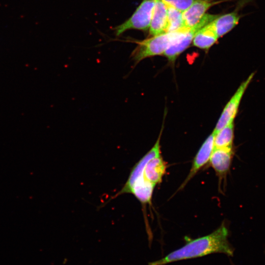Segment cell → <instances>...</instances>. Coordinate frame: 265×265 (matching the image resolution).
Wrapping results in <instances>:
<instances>
[{
	"mask_svg": "<svg viewBox=\"0 0 265 265\" xmlns=\"http://www.w3.org/2000/svg\"><path fill=\"white\" fill-rule=\"evenodd\" d=\"M229 232L224 223L211 234L192 239L186 237V244L164 257L148 265H165L179 261L201 257L212 253H223L233 256L234 249L229 242Z\"/></svg>",
	"mask_w": 265,
	"mask_h": 265,
	"instance_id": "6da1fadb",
	"label": "cell"
},
{
	"mask_svg": "<svg viewBox=\"0 0 265 265\" xmlns=\"http://www.w3.org/2000/svg\"><path fill=\"white\" fill-rule=\"evenodd\" d=\"M217 16V15L206 13L194 26L178 30L163 55L170 62L174 63L180 54L191 44L197 32Z\"/></svg>",
	"mask_w": 265,
	"mask_h": 265,
	"instance_id": "7a4b0ae2",
	"label": "cell"
},
{
	"mask_svg": "<svg viewBox=\"0 0 265 265\" xmlns=\"http://www.w3.org/2000/svg\"><path fill=\"white\" fill-rule=\"evenodd\" d=\"M178 31L165 32L136 41L137 46L132 53L131 58L136 64L148 57L163 55Z\"/></svg>",
	"mask_w": 265,
	"mask_h": 265,
	"instance_id": "3957f363",
	"label": "cell"
},
{
	"mask_svg": "<svg viewBox=\"0 0 265 265\" xmlns=\"http://www.w3.org/2000/svg\"><path fill=\"white\" fill-rule=\"evenodd\" d=\"M155 0H142L132 15L122 24L114 28V33L119 36L127 30H149Z\"/></svg>",
	"mask_w": 265,
	"mask_h": 265,
	"instance_id": "277c9868",
	"label": "cell"
},
{
	"mask_svg": "<svg viewBox=\"0 0 265 265\" xmlns=\"http://www.w3.org/2000/svg\"><path fill=\"white\" fill-rule=\"evenodd\" d=\"M254 75V73H252L240 84L235 94L228 101L224 107L213 131L214 133L228 124L234 122L241 99Z\"/></svg>",
	"mask_w": 265,
	"mask_h": 265,
	"instance_id": "5b68a950",
	"label": "cell"
},
{
	"mask_svg": "<svg viewBox=\"0 0 265 265\" xmlns=\"http://www.w3.org/2000/svg\"><path fill=\"white\" fill-rule=\"evenodd\" d=\"M253 0H240L233 11L218 16L211 22L218 38L224 36L237 26L242 17L239 13V10Z\"/></svg>",
	"mask_w": 265,
	"mask_h": 265,
	"instance_id": "8992f818",
	"label": "cell"
},
{
	"mask_svg": "<svg viewBox=\"0 0 265 265\" xmlns=\"http://www.w3.org/2000/svg\"><path fill=\"white\" fill-rule=\"evenodd\" d=\"M161 134V132L154 146L133 166L126 183L121 189L112 197V199L125 193H130L133 183L143 174L145 167L148 161L152 159L161 155L160 146Z\"/></svg>",
	"mask_w": 265,
	"mask_h": 265,
	"instance_id": "52a82bcc",
	"label": "cell"
},
{
	"mask_svg": "<svg viewBox=\"0 0 265 265\" xmlns=\"http://www.w3.org/2000/svg\"><path fill=\"white\" fill-rule=\"evenodd\" d=\"M214 133L212 132L206 138L194 158L192 166L184 182L178 190L183 189L198 171L209 161L214 150Z\"/></svg>",
	"mask_w": 265,
	"mask_h": 265,
	"instance_id": "ba28073f",
	"label": "cell"
},
{
	"mask_svg": "<svg viewBox=\"0 0 265 265\" xmlns=\"http://www.w3.org/2000/svg\"><path fill=\"white\" fill-rule=\"evenodd\" d=\"M233 156L232 147L214 149L209 161L219 180L225 177L229 170Z\"/></svg>",
	"mask_w": 265,
	"mask_h": 265,
	"instance_id": "9c48e42d",
	"label": "cell"
},
{
	"mask_svg": "<svg viewBox=\"0 0 265 265\" xmlns=\"http://www.w3.org/2000/svg\"><path fill=\"white\" fill-rule=\"evenodd\" d=\"M167 5L162 0H155L151 20L149 28L152 36L166 32Z\"/></svg>",
	"mask_w": 265,
	"mask_h": 265,
	"instance_id": "30bf717a",
	"label": "cell"
},
{
	"mask_svg": "<svg viewBox=\"0 0 265 265\" xmlns=\"http://www.w3.org/2000/svg\"><path fill=\"white\" fill-rule=\"evenodd\" d=\"M215 2L211 0H196L183 12V18L185 28L194 26L206 14V12Z\"/></svg>",
	"mask_w": 265,
	"mask_h": 265,
	"instance_id": "8fae6325",
	"label": "cell"
},
{
	"mask_svg": "<svg viewBox=\"0 0 265 265\" xmlns=\"http://www.w3.org/2000/svg\"><path fill=\"white\" fill-rule=\"evenodd\" d=\"M167 164L161 155L151 160L146 165L143 171L144 177L149 182L156 185L160 183L165 173Z\"/></svg>",
	"mask_w": 265,
	"mask_h": 265,
	"instance_id": "7c38bea8",
	"label": "cell"
},
{
	"mask_svg": "<svg viewBox=\"0 0 265 265\" xmlns=\"http://www.w3.org/2000/svg\"><path fill=\"white\" fill-rule=\"evenodd\" d=\"M155 186L144 177L143 173L133 183L130 193L133 194L142 205L150 204Z\"/></svg>",
	"mask_w": 265,
	"mask_h": 265,
	"instance_id": "4fadbf2b",
	"label": "cell"
},
{
	"mask_svg": "<svg viewBox=\"0 0 265 265\" xmlns=\"http://www.w3.org/2000/svg\"><path fill=\"white\" fill-rule=\"evenodd\" d=\"M218 38L211 22L197 32L192 43L196 47L207 50L216 43Z\"/></svg>",
	"mask_w": 265,
	"mask_h": 265,
	"instance_id": "5bb4252c",
	"label": "cell"
},
{
	"mask_svg": "<svg viewBox=\"0 0 265 265\" xmlns=\"http://www.w3.org/2000/svg\"><path fill=\"white\" fill-rule=\"evenodd\" d=\"M234 133V122H232L225 126L214 133V148L232 147Z\"/></svg>",
	"mask_w": 265,
	"mask_h": 265,
	"instance_id": "9a60e30c",
	"label": "cell"
},
{
	"mask_svg": "<svg viewBox=\"0 0 265 265\" xmlns=\"http://www.w3.org/2000/svg\"><path fill=\"white\" fill-rule=\"evenodd\" d=\"M185 28L183 12L173 7L167 6V26L166 32L176 31Z\"/></svg>",
	"mask_w": 265,
	"mask_h": 265,
	"instance_id": "2e32d148",
	"label": "cell"
},
{
	"mask_svg": "<svg viewBox=\"0 0 265 265\" xmlns=\"http://www.w3.org/2000/svg\"><path fill=\"white\" fill-rule=\"evenodd\" d=\"M167 6L173 7L182 12L188 8L196 0H162Z\"/></svg>",
	"mask_w": 265,
	"mask_h": 265,
	"instance_id": "e0dca14e",
	"label": "cell"
}]
</instances>
